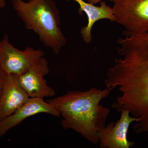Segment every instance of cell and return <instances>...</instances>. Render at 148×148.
Returning <instances> with one entry per match:
<instances>
[{
  "instance_id": "cell-12",
  "label": "cell",
  "mask_w": 148,
  "mask_h": 148,
  "mask_svg": "<svg viewBox=\"0 0 148 148\" xmlns=\"http://www.w3.org/2000/svg\"><path fill=\"white\" fill-rule=\"evenodd\" d=\"M111 1H113V0H109ZM101 0H87L88 3L92 4L95 5L98 3L101 2Z\"/></svg>"
},
{
  "instance_id": "cell-11",
  "label": "cell",
  "mask_w": 148,
  "mask_h": 148,
  "mask_svg": "<svg viewBox=\"0 0 148 148\" xmlns=\"http://www.w3.org/2000/svg\"><path fill=\"white\" fill-rule=\"evenodd\" d=\"M5 75V72L3 71L1 66L0 65V96H1L2 86V84Z\"/></svg>"
},
{
  "instance_id": "cell-7",
  "label": "cell",
  "mask_w": 148,
  "mask_h": 148,
  "mask_svg": "<svg viewBox=\"0 0 148 148\" xmlns=\"http://www.w3.org/2000/svg\"><path fill=\"white\" fill-rule=\"evenodd\" d=\"M49 73L48 62L42 57L27 72L18 75L21 85L30 98H44L55 96V90L48 85L44 79Z\"/></svg>"
},
{
  "instance_id": "cell-6",
  "label": "cell",
  "mask_w": 148,
  "mask_h": 148,
  "mask_svg": "<svg viewBox=\"0 0 148 148\" xmlns=\"http://www.w3.org/2000/svg\"><path fill=\"white\" fill-rule=\"evenodd\" d=\"M121 113L116 122H110L98 132L100 148H130L134 145V143L127 139V132L130 124L137 122L139 118L132 116L127 110H123Z\"/></svg>"
},
{
  "instance_id": "cell-2",
  "label": "cell",
  "mask_w": 148,
  "mask_h": 148,
  "mask_svg": "<svg viewBox=\"0 0 148 148\" xmlns=\"http://www.w3.org/2000/svg\"><path fill=\"white\" fill-rule=\"evenodd\" d=\"M113 89L94 87L85 91L70 90L47 102L59 113L64 129L73 130L89 143L98 145L97 134L106 126L110 112V108L100 103Z\"/></svg>"
},
{
  "instance_id": "cell-1",
  "label": "cell",
  "mask_w": 148,
  "mask_h": 148,
  "mask_svg": "<svg viewBox=\"0 0 148 148\" xmlns=\"http://www.w3.org/2000/svg\"><path fill=\"white\" fill-rule=\"evenodd\" d=\"M111 70L110 84L121 92L114 103L118 112L139 118L134 132L148 139V32L126 37Z\"/></svg>"
},
{
  "instance_id": "cell-8",
  "label": "cell",
  "mask_w": 148,
  "mask_h": 148,
  "mask_svg": "<svg viewBox=\"0 0 148 148\" xmlns=\"http://www.w3.org/2000/svg\"><path fill=\"white\" fill-rule=\"evenodd\" d=\"M29 98L19 76L5 74L0 96V121L13 114Z\"/></svg>"
},
{
  "instance_id": "cell-3",
  "label": "cell",
  "mask_w": 148,
  "mask_h": 148,
  "mask_svg": "<svg viewBox=\"0 0 148 148\" xmlns=\"http://www.w3.org/2000/svg\"><path fill=\"white\" fill-rule=\"evenodd\" d=\"M12 7L26 29L36 34L54 54L60 53L67 40L60 24V11L54 0H12Z\"/></svg>"
},
{
  "instance_id": "cell-5",
  "label": "cell",
  "mask_w": 148,
  "mask_h": 148,
  "mask_svg": "<svg viewBox=\"0 0 148 148\" xmlns=\"http://www.w3.org/2000/svg\"><path fill=\"white\" fill-rule=\"evenodd\" d=\"M115 21L125 27L124 32L142 34L148 32V0H113Z\"/></svg>"
},
{
  "instance_id": "cell-4",
  "label": "cell",
  "mask_w": 148,
  "mask_h": 148,
  "mask_svg": "<svg viewBox=\"0 0 148 148\" xmlns=\"http://www.w3.org/2000/svg\"><path fill=\"white\" fill-rule=\"evenodd\" d=\"M44 55L40 49L28 47L23 50L18 49L11 44L6 34L0 40V65L5 74L20 75Z\"/></svg>"
},
{
  "instance_id": "cell-13",
  "label": "cell",
  "mask_w": 148,
  "mask_h": 148,
  "mask_svg": "<svg viewBox=\"0 0 148 148\" xmlns=\"http://www.w3.org/2000/svg\"><path fill=\"white\" fill-rule=\"evenodd\" d=\"M5 5V0H0V9L4 8Z\"/></svg>"
},
{
  "instance_id": "cell-10",
  "label": "cell",
  "mask_w": 148,
  "mask_h": 148,
  "mask_svg": "<svg viewBox=\"0 0 148 148\" xmlns=\"http://www.w3.org/2000/svg\"><path fill=\"white\" fill-rule=\"evenodd\" d=\"M76 2L79 5L78 12L79 14L84 12L87 15L88 24L81 30V35L83 40L86 44H89L92 40L91 31L94 24L99 20L108 19L115 21V18L113 12L112 8L106 4V2L101 1L100 7L86 2L84 0H66Z\"/></svg>"
},
{
  "instance_id": "cell-9",
  "label": "cell",
  "mask_w": 148,
  "mask_h": 148,
  "mask_svg": "<svg viewBox=\"0 0 148 148\" xmlns=\"http://www.w3.org/2000/svg\"><path fill=\"white\" fill-rule=\"evenodd\" d=\"M41 113L49 114L60 117L58 111L51 106L44 98H29L13 114L0 121V138L10 130L20 124L24 120Z\"/></svg>"
}]
</instances>
